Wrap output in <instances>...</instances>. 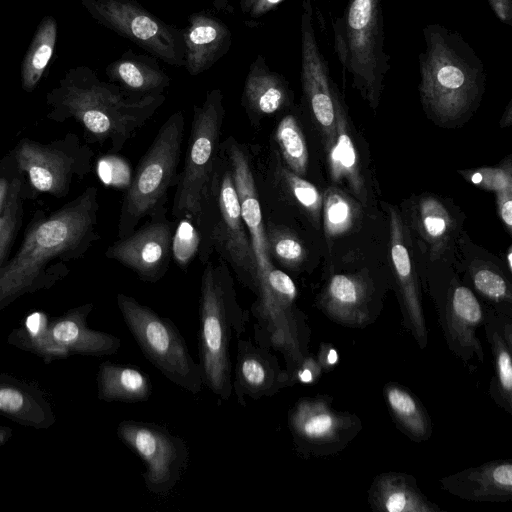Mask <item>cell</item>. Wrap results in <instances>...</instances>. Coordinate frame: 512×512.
Listing matches in <instances>:
<instances>
[{"instance_id":"f35d334b","label":"cell","mask_w":512,"mask_h":512,"mask_svg":"<svg viewBox=\"0 0 512 512\" xmlns=\"http://www.w3.org/2000/svg\"><path fill=\"white\" fill-rule=\"evenodd\" d=\"M177 221L172 237L171 254L176 264L184 269L199 253L201 238L193 221L188 218Z\"/></svg>"},{"instance_id":"d6a6232c","label":"cell","mask_w":512,"mask_h":512,"mask_svg":"<svg viewBox=\"0 0 512 512\" xmlns=\"http://www.w3.org/2000/svg\"><path fill=\"white\" fill-rule=\"evenodd\" d=\"M17 172L8 178L7 191L0 198V269L22 224L24 182Z\"/></svg>"},{"instance_id":"60d3db41","label":"cell","mask_w":512,"mask_h":512,"mask_svg":"<svg viewBox=\"0 0 512 512\" xmlns=\"http://www.w3.org/2000/svg\"><path fill=\"white\" fill-rule=\"evenodd\" d=\"M322 369L316 356L308 354L289 376L290 386L295 384H314L321 376Z\"/></svg>"},{"instance_id":"7bdbcfd3","label":"cell","mask_w":512,"mask_h":512,"mask_svg":"<svg viewBox=\"0 0 512 512\" xmlns=\"http://www.w3.org/2000/svg\"><path fill=\"white\" fill-rule=\"evenodd\" d=\"M316 359L322 369V372H330L338 363L339 356L337 350L329 343H321Z\"/></svg>"},{"instance_id":"52a82bcc","label":"cell","mask_w":512,"mask_h":512,"mask_svg":"<svg viewBox=\"0 0 512 512\" xmlns=\"http://www.w3.org/2000/svg\"><path fill=\"white\" fill-rule=\"evenodd\" d=\"M184 124L181 111L170 115L139 161L124 194L118 223L119 239L130 235L144 217H165L168 190L178 180Z\"/></svg>"},{"instance_id":"ba28073f","label":"cell","mask_w":512,"mask_h":512,"mask_svg":"<svg viewBox=\"0 0 512 512\" xmlns=\"http://www.w3.org/2000/svg\"><path fill=\"white\" fill-rule=\"evenodd\" d=\"M224 117V97L219 88L208 91L202 104L193 107L191 133L184 166L178 175L172 215L176 220L190 219L197 228L220 154Z\"/></svg>"},{"instance_id":"f907efd6","label":"cell","mask_w":512,"mask_h":512,"mask_svg":"<svg viewBox=\"0 0 512 512\" xmlns=\"http://www.w3.org/2000/svg\"><path fill=\"white\" fill-rule=\"evenodd\" d=\"M507 262H508V268L511 271L512 270V252H511V248H509L508 253H507Z\"/></svg>"},{"instance_id":"8992f818","label":"cell","mask_w":512,"mask_h":512,"mask_svg":"<svg viewBox=\"0 0 512 512\" xmlns=\"http://www.w3.org/2000/svg\"><path fill=\"white\" fill-rule=\"evenodd\" d=\"M335 51L352 78L353 87L376 108L391 68L385 52L381 0H349L343 15L332 24Z\"/></svg>"},{"instance_id":"2e32d148","label":"cell","mask_w":512,"mask_h":512,"mask_svg":"<svg viewBox=\"0 0 512 512\" xmlns=\"http://www.w3.org/2000/svg\"><path fill=\"white\" fill-rule=\"evenodd\" d=\"M375 292L372 282L361 274H335L318 295L316 305L342 326L365 328L380 312Z\"/></svg>"},{"instance_id":"6da1fadb","label":"cell","mask_w":512,"mask_h":512,"mask_svg":"<svg viewBox=\"0 0 512 512\" xmlns=\"http://www.w3.org/2000/svg\"><path fill=\"white\" fill-rule=\"evenodd\" d=\"M97 197V188L89 186L48 217L38 211L19 250L0 269V309L25 293L49 287L62 275L48 270V264L76 260L99 239Z\"/></svg>"},{"instance_id":"ab89813d","label":"cell","mask_w":512,"mask_h":512,"mask_svg":"<svg viewBox=\"0 0 512 512\" xmlns=\"http://www.w3.org/2000/svg\"><path fill=\"white\" fill-rule=\"evenodd\" d=\"M467 181L482 189L494 191H512V169L508 159L507 163L498 167H482L459 172Z\"/></svg>"},{"instance_id":"9a60e30c","label":"cell","mask_w":512,"mask_h":512,"mask_svg":"<svg viewBox=\"0 0 512 512\" xmlns=\"http://www.w3.org/2000/svg\"><path fill=\"white\" fill-rule=\"evenodd\" d=\"M173 222L150 219L106 250V257L126 266L145 282L155 283L166 273L171 254Z\"/></svg>"},{"instance_id":"4316f807","label":"cell","mask_w":512,"mask_h":512,"mask_svg":"<svg viewBox=\"0 0 512 512\" xmlns=\"http://www.w3.org/2000/svg\"><path fill=\"white\" fill-rule=\"evenodd\" d=\"M110 81L133 97L164 94L170 78L159 66L156 57L126 51L106 69Z\"/></svg>"},{"instance_id":"603a6c76","label":"cell","mask_w":512,"mask_h":512,"mask_svg":"<svg viewBox=\"0 0 512 512\" xmlns=\"http://www.w3.org/2000/svg\"><path fill=\"white\" fill-rule=\"evenodd\" d=\"M291 99L286 79L270 69L264 56L257 55L250 64L241 98L251 123L256 125L263 117L281 111Z\"/></svg>"},{"instance_id":"7dc6e473","label":"cell","mask_w":512,"mask_h":512,"mask_svg":"<svg viewBox=\"0 0 512 512\" xmlns=\"http://www.w3.org/2000/svg\"><path fill=\"white\" fill-rule=\"evenodd\" d=\"M512 121V101L507 105L504 114L501 118L500 125L501 127H506L511 124Z\"/></svg>"},{"instance_id":"4dcf8cb0","label":"cell","mask_w":512,"mask_h":512,"mask_svg":"<svg viewBox=\"0 0 512 512\" xmlns=\"http://www.w3.org/2000/svg\"><path fill=\"white\" fill-rule=\"evenodd\" d=\"M57 41V22L45 16L39 23L35 35L24 56L21 66V83L26 92H32L42 78Z\"/></svg>"},{"instance_id":"836d02e7","label":"cell","mask_w":512,"mask_h":512,"mask_svg":"<svg viewBox=\"0 0 512 512\" xmlns=\"http://www.w3.org/2000/svg\"><path fill=\"white\" fill-rule=\"evenodd\" d=\"M275 141L284 166L303 177L307 171L309 155L305 137L293 114H287L279 121Z\"/></svg>"},{"instance_id":"9c48e42d","label":"cell","mask_w":512,"mask_h":512,"mask_svg":"<svg viewBox=\"0 0 512 512\" xmlns=\"http://www.w3.org/2000/svg\"><path fill=\"white\" fill-rule=\"evenodd\" d=\"M116 300L146 359L175 385L192 394L199 393L203 386L200 365L192 358L175 323L132 296L119 293Z\"/></svg>"},{"instance_id":"8d00e7d4","label":"cell","mask_w":512,"mask_h":512,"mask_svg":"<svg viewBox=\"0 0 512 512\" xmlns=\"http://www.w3.org/2000/svg\"><path fill=\"white\" fill-rule=\"evenodd\" d=\"M323 225L327 238L347 232L356 218V207L341 190L331 187L323 197Z\"/></svg>"},{"instance_id":"d4e9b609","label":"cell","mask_w":512,"mask_h":512,"mask_svg":"<svg viewBox=\"0 0 512 512\" xmlns=\"http://www.w3.org/2000/svg\"><path fill=\"white\" fill-rule=\"evenodd\" d=\"M487 341L493 358L494 375L489 394L494 402L512 414V320L510 317L490 310L485 312L483 322Z\"/></svg>"},{"instance_id":"c3c4849f","label":"cell","mask_w":512,"mask_h":512,"mask_svg":"<svg viewBox=\"0 0 512 512\" xmlns=\"http://www.w3.org/2000/svg\"><path fill=\"white\" fill-rule=\"evenodd\" d=\"M12 432L10 427L0 425V447L10 440Z\"/></svg>"},{"instance_id":"5bb4252c","label":"cell","mask_w":512,"mask_h":512,"mask_svg":"<svg viewBox=\"0 0 512 512\" xmlns=\"http://www.w3.org/2000/svg\"><path fill=\"white\" fill-rule=\"evenodd\" d=\"M300 32L302 90L328 150L335 139V107L339 92L316 40L312 0H302Z\"/></svg>"},{"instance_id":"484cf974","label":"cell","mask_w":512,"mask_h":512,"mask_svg":"<svg viewBox=\"0 0 512 512\" xmlns=\"http://www.w3.org/2000/svg\"><path fill=\"white\" fill-rule=\"evenodd\" d=\"M368 502L378 512H439L441 508L423 494L417 480L404 472H383L372 481Z\"/></svg>"},{"instance_id":"44dd1931","label":"cell","mask_w":512,"mask_h":512,"mask_svg":"<svg viewBox=\"0 0 512 512\" xmlns=\"http://www.w3.org/2000/svg\"><path fill=\"white\" fill-rule=\"evenodd\" d=\"M443 490L468 501L507 502L512 499V461L495 460L442 477Z\"/></svg>"},{"instance_id":"7402d4cb","label":"cell","mask_w":512,"mask_h":512,"mask_svg":"<svg viewBox=\"0 0 512 512\" xmlns=\"http://www.w3.org/2000/svg\"><path fill=\"white\" fill-rule=\"evenodd\" d=\"M183 30L186 70L192 76L212 67L231 46V31L224 22L207 13H193Z\"/></svg>"},{"instance_id":"ffe728a7","label":"cell","mask_w":512,"mask_h":512,"mask_svg":"<svg viewBox=\"0 0 512 512\" xmlns=\"http://www.w3.org/2000/svg\"><path fill=\"white\" fill-rule=\"evenodd\" d=\"M92 309L93 304L87 303L69 310L60 317L48 319V335L62 359L72 354L112 355L119 350V337L87 326V317Z\"/></svg>"},{"instance_id":"277c9868","label":"cell","mask_w":512,"mask_h":512,"mask_svg":"<svg viewBox=\"0 0 512 512\" xmlns=\"http://www.w3.org/2000/svg\"><path fill=\"white\" fill-rule=\"evenodd\" d=\"M248 313L238 303L229 265L208 261L201 276L199 299V365L205 385L221 401L232 394L230 343L245 332Z\"/></svg>"},{"instance_id":"1f68e13d","label":"cell","mask_w":512,"mask_h":512,"mask_svg":"<svg viewBox=\"0 0 512 512\" xmlns=\"http://www.w3.org/2000/svg\"><path fill=\"white\" fill-rule=\"evenodd\" d=\"M413 219L420 236L430 246L431 254L438 256L452 229V218L446 207L434 196H423L417 202Z\"/></svg>"},{"instance_id":"83f0119b","label":"cell","mask_w":512,"mask_h":512,"mask_svg":"<svg viewBox=\"0 0 512 512\" xmlns=\"http://www.w3.org/2000/svg\"><path fill=\"white\" fill-rule=\"evenodd\" d=\"M335 139L326 150L330 175L334 182L344 179L353 194L363 203H367L364 179L354 142L349 134V126L343 101L338 95L335 107Z\"/></svg>"},{"instance_id":"d590c367","label":"cell","mask_w":512,"mask_h":512,"mask_svg":"<svg viewBox=\"0 0 512 512\" xmlns=\"http://www.w3.org/2000/svg\"><path fill=\"white\" fill-rule=\"evenodd\" d=\"M276 164V176L282 184L284 191L317 225L323 203V197L318 189L307 180L287 169L279 161Z\"/></svg>"},{"instance_id":"f1b7e54d","label":"cell","mask_w":512,"mask_h":512,"mask_svg":"<svg viewBox=\"0 0 512 512\" xmlns=\"http://www.w3.org/2000/svg\"><path fill=\"white\" fill-rule=\"evenodd\" d=\"M97 397L105 402L137 403L152 394L149 375L134 365L104 361L96 377Z\"/></svg>"},{"instance_id":"b9f144b4","label":"cell","mask_w":512,"mask_h":512,"mask_svg":"<svg viewBox=\"0 0 512 512\" xmlns=\"http://www.w3.org/2000/svg\"><path fill=\"white\" fill-rule=\"evenodd\" d=\"M284 0H241L240 7L243 14L250 18H260L275 9Z\"/></svg>"},{"instance_id":"f6af8a7d","label":"cell","mask_w":512,"mask_h":512,"mask_svg":"<svg viewBox=\"0 0 512 512\" xmlns=\"http://www.w3.org/2000/svg\"><path fill=\"white\" fill-rule=\"evenodd\" d=\"M488 3L502 23L512 25V0H488Z\"/></svg>"},{"instance_id":"e0dca14e","label":"cell","mask_w":512,"mask_h":512,"mask_svg":"<svg viewBox=\"0 0 512 512\" xmlns=\"http://www.w3.org/2000/svg\"><path fill=\"white\" fill-rule=\"evenodd\" d=\"M485 311L467 286L454 283L439 308V322L449 350L468 363L474 357L484 360V351L476 330L483 325Z\"/></svg>"},{"instance_id":"74e56055","label":"cell","mask_w":512,"mask_h":512,"mask_svg":"<svg viewBox=\"0 0 512 512\" xmlns=\"http://www.w3.org/2000/svg\"><path fill=\"white\" fill-rule=\"evenodd\" d=\"M271 259L288 269H297L306 258V250L300 239L290 230L269 223L265 226Z\"/></svg>"},{"instance_id":"cb8c5ba5","label":"cell","mask_w":512,"mask_h":512,"mask_svg":"<svg viewBox=\"0 0 512 512\" xmlns=\"http://www.w3.org/2000/svg\"><path fill=\"white\" fill-rule=\"evenodd\" d=\"M0 415L35 429H47L56 421L49 401L38 388L4 374H0Z\"/></svg>"},{"instance_id":"7a4b0ae2","label":"cell","mask_w":512,"mask_h":512,"mask_svg":"<svg viewBox=\"0 0 512 512\" xmlns=\"http://www.w3.org/2000/svg\"><path fill=\"white\" fill-rule=\"evenodd\" d=\"M48 119H75L100 144L120 151L165 102V95L133 97L114 83L104 82L86 66L69 69L47 94Z\"/></svg>"},{"instance_id":"ee69618b","label":"cell","mask_w":512,"mask_h":512,"mask_svg":"<svg viewBox=\"0 0 512 512\" xmlns=\"http://www.w3.org/2000/svg\"><path fill=\"white\" fill-rule=\"evenodd\" d=\"M497 194V208L499 216L508 230L511 233L512 228V191L498 192Z\"/></svg>"},{"instance_id":"4fadbf2b","label":"cell","mask_w":512,"mask_h":512,"mask_svg":"<svg viewBox=\"0 0 512 512\" xmlns=\"http://www.w3.org/2000/svg\"><path fill=\"white\" fill-rule=\"evenodd\" d=\"M118 438L145 464L142 476L146 489L158 496L168 495L180 482L189 463V448L179 436L158 423L123 420Z\"/></svg>"},{"instance_id":"d6986e66","label":"cell","mask_w":512,"mask_h":512,"mask_svg":"<svg viewBox=\"0 0 512 512\" xmlns=\"http://www.w3.org/2000/svg\"><path fill=\"white\" fill-rule=\"evenodd\" d=\"M389 214L390 253L399 288L403 323L418 346L424 349L428 343V331L421 303L417 273L406 243L402 219L393 207L389 208Z\"/></svg>"},{"instance_id":"681fc988","label":"cell","mask_w":512,"mask_h":512,"mask_svg":"<svg viewBox=\"0 0 512 512\" xmlns=\"http://www.w3.org/2000/svg\"><path fill=\"white\" fill-rule=\"evenodd\" d=\"M8 178H0V198L3 197L7 191Z\"/></svg>"},{"instance_id":"7c38bea8","label":"cell","mask_w":512,"mask_h":512,"mask_svg":"<svg viewBox=\"0 0 512 512\" xmlns=\"http://www.w3.org/2000/svg\"><path fill=\"white\" fill-rule=\"evenodd\" d=\"M287 425L302 457H325L342 451L361 431L360 418L333 408L328 395L301 397L288 411Z\"/></svg>"},{"instance_id":"bcb514c9","label":"cell","mask_w":512,"mask_h":512,"mask_svg":"<svg viewBox=\"0 0 512 512\" xmlns=\"http://www.w3.org/2000/svg\"><path fill=\"white\" fill-rule=\"evenodd\" d=\"M210 1L213 4L214 8H216L219 11L221 10V11L229 12V13L233 12V7L230 4L229 0H210Z\"/></svg>"},{"instance_id":"f546056e","label":"cell","mask_w":512,"mask_h":512,"mask_svg":"<svg viewBox=\"0 0 512 512\" xmlns=\"http://www.w3.org/2000/svg\"><path fill=\"white\" fill-rule=\"evenodd\" d=\"M383 396L399 430L415 442L430 438L433 430L431 418L409 389L396 382H388L383 388Z\"/></svg>"},{"instance_id":"8fae6325","label":"cell","mask_w":512,"mask_h":512,"mask_svg":"<svg viewBox=\"0 0 512 512\" xmlns=\"http://www.w3.org/2000/svg\"><path fill=\"white\" fill-rule=\"evenodd\" d=\"M93 155L72 133L49 144L24 138L13 151L16 170L27 176L31 187L56 197L67 195L73 181L88 174Z\"/></svg>"},{"instance_id":"3957f363","label":"cell","mask_w":512,"mask_h":512,"mask_svg":"<svg viewBox=\"0 0 512 512\" xmlns=\"http://www.w3.org/2000/svg\"><path fill=\"white\" fill-rule=\"evenodd\" d=\"M423 36L425 50L419 54L422 104L440 122L462 119L474 110L483 94V62L457 31L428 24Z\"/></svg>"},{"instance_id":"e575fe53","label":"cell","mask_w":512,"mask_h":512,"mask_svg":"<svg viewBox=\"0 0 512 512\" xmlns=\"http://www.w3.org/2000/svg\"><path fill=\"white\" fill-rule=\"evenodd\" d=\"M474 289L495 306L496 312L512 317V292L509 282L496 270L487 266L471 273Z\"/></svg>"},{"instance_id":"ac0fdd59","label":"cell","mask_w":512,"mask_h":512,"mask_svg":"<svg viewBox=\"0 0 512 512\" xmlns=\"http://www.w3.org/2000/svg\"><path fill=\"white\" fill-rule=\"evenodd\" d=\"M287 386L288 373L269 348L238 339L232 391L239 405L246 407L245 397H271Z\"/></svg>"},{"instance_id":"30bf717a","label":"cell","mask_w":512,"mask_h":512,"mask_svg":"<svg viewBox=\"0 0 512 512\" xmlns=\"http://www.w3.org/2000/svg\"><path fill=\"white\" fill-rule=\"evenodd\" d=\"M100 24L172 66H184L183 30L163 22L135 0H80Z\"/></svg>"},{"instance_id":"5b68a950","label":"cell","mask_w":512,"mask_h":512,"mask_svg":"<svg viewBox=\"0 0 512 512\" xmlns=\"http://www.w3.org/2000/svg\"><path fill=\"white\" fill-rule=\"evenodd\" d=\"M198 230L202 263H207L211 252L217 251L240 283L254 293L258 285L256 259L242 219L231 165L222 146Z\"/></svg>"}]
</instances>
